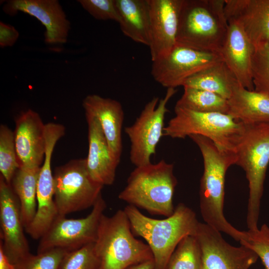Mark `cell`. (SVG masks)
<instances>
[{"mask_svg": "<svg viewBox=\"0 0 269 269\" xmlns=\"http://www.w3.org/2000/svg\"><path fill=\"white\" fill-rule=\"evenodd\" d=\"M189 137L199 147L203 160L199 198L200 212L205 223L240 243L245 241L246 231L235 228L224 214L225 176L228 169L236 164L235 152L222 150L211 139L200 135Z\"/></svg>", "mask_w": 269, "mask_h": 269, "instance_id": "obj_1", "label": "cell"}, {"mask_svg": "<svg viewBox=\"0 0 269 269\" xmlns=\"http://www.w3.org/2000/svg\"><path fill=\"white\" fill-rule=\"evenodd\" d=\"M124 210L134 234L144 239L149 246L155 269H165L178 243L187 236H195L199 223L194 211L182 203L176 206L171 216L163 219L148 217L131 205Z\"/></svg>", "mask_w": 269, "mask_h": 269, "instance_id": "obj_2", "label": "cell"}, {"mask_svg": "<svg viewBox=\"0 0 269 269\" xmlns=\"http://www.w3.org/2000/svg\"><path fill=\"white\" fill-rule=\"evenodd\" d=\"M234 151L236 165L244 170L249 184L247 227L255 231L259 229L261 201L269 164V123H241Z\"/></svg>", "mask_w": 269, "mask_h": 269, "instance_id": "obj_3", "label": "cell"}, {"mask_svg": "<svg viewBox=\"0 0 269 269\" xmlns=\"http://www.w3.org/2000/svg\"><path fill=\"white\" fill-rule=\"evenodd\" d=\"M225 0H183L176 44L218 53L228 28Z\"/></svg>", "mask_w": 269, "mask_h": 269, "instance_id": "obj_4", "label": "cell"}, {"mask_svg": "<svg viewBox=\"0 0 269 269\" xmlns=\"http://www.w3.org/2000/svg\"><path fill=\"white\" fill-rule=\"evenodd\" d=\"M173 169V164L163 159L135 167L119 198L151 214L171 216L175 209L173 197L177 184Z\"/></svg>", "mask_w": 269, "mask_h": 269, "instance_id": "obj_5", "label": "cell"}, {"mask_svg": "<svg viewBox=\"0 0 269 269\" xmlns=\"http://www.w3.org/2000/svg\"><path fill=\"white\" fill-rule=\"evenodd\" d=\"M94 249L97 269H125L153 259L148 245L135 238L124 210L110 217L102 216Z\"/></svg>", "mask_w": 269, "mask_h": 269, "instance_id": "obj_6", "label": "cell"}, {"mask_svg": "<svg viewBox=\"0 0 269 269\" xmlns=\"http://www.w3.org/2000/svg\"><path fill=\"white\" fill-rule=\"evenodd\" d=\"M175 116L164 129L163 136L185 138L197 134L211 139L220 148L234 151L241 123L230 115L220 113H202L174 108Z\"/></svg>", "mask_w": 269, "mask_h": 269, "instance_id": "obj_7", "label": "cell"}, {"mask_svg": "<svg viewBox=\"0 0 269 269\" xmlns=\"http://www.w3.org/2000/svg\"><path fill=\"white\" fill-rule=\"evenodd\" d=\"M104 186L89 175L85 158L71 160L53 173L54 199L58 214H67L93 207Z\"/></svg>", "mask_w": 269, "mask_h": 269, "instance_id": "obj_8", "label": "cell"}, {"mask_svg": "<svg viewBox=\"0 0 269 269\" xmlns=\"http://www.w3.org/2000/svg\"><path fill=\"white\" fill-rule=\"evenodd\" d=\"M176 92L175 89L168 88L160 100L157 97H153L134 123L125 128L131 142L130 159L135 167L151 163V157L155 154L156 146L163 136L167 104Z\"/></svg>", "mask_w": 269, "mask_h": 269, "instance_id": "obj_9", "label": "cell"}, {"mask_svg": "<svg viewBox=\"0 0 269 269\" xmlns=\"http://www.w3.org/2000/svg\"><path fill=\"white\" fill-rule=\"evenodd\" d=\"M106 203L102 194L85 218L68 219L58 215L51 226L39 239L37 253L61 248L69 252L95 242L99 223Z\"/></svg>", "mask_w": 269, "mask_h": 269, "instance_id": "obj_10", "label": "cell"}, {"mask_svg": "<svg viewBox=\"0 0 269 269\" xmlns=\"http://www.w3.org/2000/svg\"><path fill=\"white\" fill-rule=\"evenodd\" d=\"M222 60L219 53L176 44L167 56L152 62L151 75L162 86L175 89L193 75Z\"/></svg>", "mask_w": 269, "mask_h": 269, "instance_id": "obj_11", "label": "cell"}, {"mask_svg": "<svg viewBox=\"0 0 269 269\" xmlns=\"http://www.w3.org/2000/svg\"><path fill=\"white\" fill-rule=\"evenodd\" d=\"M195 236L202 250L203 269H249L259 258L245 246L230 245L221 232L205 223L199 222Z\"/></svg>", "mask_w": 269, "mask_h": 269, "instance_id": "obj_12", "label": "cell"}, {"mask_svg": "<svg viewBox=\"0 0 269 269\" xmlns=\"http://www.w3.org/2000/svg\"><path fill=\"white\" fill-rule=\"evenodd\" d=\"M0 241L3 252L13 265L30 252L25 236L18 199L0 175Z\"/></svg>", "mask_w": 269, "mask_h": 269, "instance_id": "obj_13", "label": "cell"}, {"mask_svg": "<svg viewBox=\"0 0 269 269\" xmlns=\"http://www.w3.org/2000/svg\"><path fill=\"white\" fill-rule=\"evenodd\" d=\"M150 14L149 48L152 62L167 56L176 45L183 0H148Z\"/></svg>", "mask_w": 269, "mask_h": 269, "instance_id": "obj_14", "label": "cell"}, {"mask_svg": "<svg viewBox=\"0 0 269 269\" xmlns=\"http://www.w3.org/2000/svg\"><path fill=\"white\" fill-rule=\"evenodd\" d=\"M10 15L21 11L37 19L45 27L44 41L49 44L66 43L70 21L57 0H10L3 6Z\"/></svg>", "mask_w": 269, "mask_h": 269, "instance_id": "obj_15", "label": "cell"}, {"mask_svg": "<svg viewBox=\"0 0 269 269\" xmlns=\"http://www.w3.org/2000/svg\"><path fill=\"white\" fill-rule=\"evenodd\" d=\"M15 123L13 133L19 167H41L46 147L45 124L31 109L19 114Z\"/></svg>", "mask_w": 269, "mask_h": 269, "instance_id": "obj_16", "label": "cell"}, {"mask_svg": "<svg viewBox=\"0 0 269 269\" xmlns=\"http://www.w3.org/2000/svg\"><path fill=\"white\" fill-rule=\"evenodd\" d=\"M228 21L238 23L255 49L269 43V0H225Z\"/></svg>", "mask_w": 269, "mask_h": 269, "instance_id": "obj_17", "label": "cell"}, {"mask_svg": "<svg viewBox=\"0 0 269 269\" xmlns=\"http://www.w3.org/2000/svg\"><path fill=\"white\" fill-rule=\"evenodd\" d=\"M255 48L240 25L228 21L227 33L220 52L223 61L243 87L254 90L252 58Z\"/></svg>", "mask_w": 269, "mask_h": 269, "instance_id": "obj_18", "label": "cell"}, {"mask_svg": "<svg viewBox=\"0 0 269 269\" xmlns=\"http://www.w3.org/2000/svg\"><path fill=\"white\" fill-rule=\"evenodd\" d=\"M85 114L99 122L110 150L115 159L120 162L123 151L122 128L124 112L118 101L97 94L86 96L83 101Z\"/></svg>", "mask_w": 269, "mask_h": 269, "instance_id": "obj_19", "label": "cell"}, {"mask_svg": "<svg viewBox=\"0 0 269 269\" xmlns=\"http://www.w3.org/2000/svg\"><path fill=\"white\" fill-rule=\"evenodd\" d=\"M88 128V153L86 164L88 173L96 182L111 185L115 181L119 164L113 157L98 120L85 114Z\"/></svg>", "mask_w": 269, "mask_h": 269, "instance_id": "obj_20", "label": "cell"}, {"mask_svg": "<svg viewBox=\"0 0 269 269\" xmlns=\"http://www.w3.org/2000/svg\"><path fill=\"white\" fill-rule=\"evenodd\" d=\"M227 114L238 123H269V97L238 84L227 100Z\"/></svg>", "mask_w": 269, "mask_h": 269, "instance_id": "obj_21", "label": "cell"}, {"mask_svg": "<svg viewBox=\"0 0 269 269\" xmlns=\"http://www.w3.org/2000/svg\"><path fill=\"white\" fill-rule=\"evenodd\" d=\"M124 34L135 42L149 46L150 14L148 0H115Z\"/></svg>", "mask_w": 269, "mask_h": 269, "instance_id": "obj_22", "label": "cell"}, {"mask_svg": "<svg viewBox=\"0 0 269 269\" xmlns=\"http://www.w3.org/2000/svg\"><path fill=\"white\" fill-rule=\"evenodd\" d=\"M35 215L25 231L33 239H40L59 215L54 199L53 176L39 175L37 187Z\"/></svg>", "mask_w": 269, "mask_h": 269, "instance_id": "obj_23", "label": "cell"}, {"mask_svg": "<svg viewBox=\"0 0 269 269\" xmlns=\"http://www.w3.org/2000/svg\"><path fill=\"white\" fill-rule=\"evenodd\" d=\"M238 84L235 76L222 60L190 77L183 87L208 91L228 100Z\"/></svg>", "mask_w": 269, "mask_h": 269, "instance_id": "obj_24", "label": "cell"}, {"mask_svg": "<svg viewBox=\"0 0 269 269\" xmlns=\"http://www.w3.org/2000/svg\"><path fill=\"white\" fill-rule=\"evenodd\" d=\"M40 167H19L10 183L19 201L25 229L31 223L36 213L37 187Z\"/></svg>", "mask_w": 269, "mask_h": 269, "instance_id": "obj_25", "label": "cell"}, {"mask_svg": "<svg viewBox=\"0 0 269 269\" xmlns=\"http://www.w3.org/2000/svg\"><path fill=\"white\" fill-rule=\"evenodd\" d=\"M175 107L202 113L227 114V100L209 91L184 87V92Z\"/></svg>", "mask_w": 269, "mask_h": 269, "instance_id": "obj_26", "label": "cell"}, {"mask_svg": "<svg viewBox=\"0 0 269 269\" xmlns=\"http://www.w3.org/2000/svg\"><path fill=\"white\" fill-rule=\"evenodd\" d=\"M165 269H203L202 250L195 236H187L180 241Z\"/></svg>", "mask_w": 269, "mask_h": 269, "instance_id": "obj_27", "label": "cell"}, {"mask_svg": "<svg viewBox=\"0 0 269 269\" xmlns=\"http://www.w3.org/2000/svg\"><path fill=\"white\" fill-rule=\"evenodd\" d=\"M19 167L13 131L7 126H0V172L5 181L10 184Z\"/></svg>", "mask_w": 269, "mask_h": 269, "instance_id": "obj_28", "label": "cell"}, {"mask_svg": "<svg viewBox=\"0 0 269 269\" xmlns=\"http://www.w3.org/2000/svg\"><path fill=\"white\" fill-rule=\"evenodd\" d=\"M70 252L61 248L29 255L14 265L15 269H61L63 261Z\"/></svg>", "mask_w": 269, "mask_h": 269, "instance_id": "obj_29", "label": "cell"}, {"mask_svg": "<svg viewBox=\"0 0 269 269\" xmlns=\"http://www.w3.org/2000/svg\"><path fill=\"white\" fill-rule=\"evenodd\" d=\"M252 76L254 90L269 97V43L255 49Z\"/></svg>", "mask_w": 269, "mask_h": 269, "instance_id": "obj_30", "label": "cell"}, {"mask_svg": "<svg viewBox=\"0 0 269 269\" xmlns=\"http://www.w3.org/2000/svg\"><path fill=\"white\" fill-rule=\"evenodd\" d=\"M240 243L253 250L265 269H269V227L267 224L255 231H247L246 240Z\"/></svg>", "mask_w": 269, "mask_h": 269, "instance_id": "obj_31", "label": "cell"}, {"mask_svg": "<svg viewBox=\"0 0 269 269\" xmlns=\"http://www.w3.org/2000/svg\"><path fill=\"white\" fill-rule=\"evenodd\" d=\"M98 265L94 243L70 252L65 258L61 269H97Z\"/></svg>", "mask_w": 269, "mask_h": 269, "instance_id": "obj_32", "label": "cell"}, {"mask_svg": "<svg viewBox=\"0 0 269 269\" xmlns=\"http://www.w3.org/2000/svg\"><path fill=\"white\" fill-rule=\"evenodd\" d=\"M90 14L98 20H112L119 23L120 16L115 0H78Z\"/></svg>", "mask_w": 269, "mask_h": 269, "instance_id": "obj_33", "label": "cell"}, {"mask_svg": "<svg viewBox=\"0 0 269 269\" xmlns=\"http://www.w3.org/2000/svg\"><path fill=\"white\" fill-rule=\"evenodd\" d=\"M19 32L15 28L2 21L0 22V46H13L19 37Z\"/></svg>", "mask_w": 269, "mask_h": 269, "instance_id": "obj_34", "label": "cell"}, {"mask_svg": "<svg viewBox=\"0 0 269 269\" xmlns=\"http://www.w3.org/2000/svg\"><path fill=\"white\" fill-rule=\"evenodd\" d=\"M0 269H15L14 265L9 261L0 245Z\"/></svg>", "mask_w": 269, "mask_h": 269, "instance_id": "obj_35", "label": "cell"}, {"mask_svg": "<svg viewBox=\"0 0 269 269\" xmlns=\"http://www.w3.org/2000/svg\"><path fill=\"white\" fill-rule=\"evenodd\" d=\"M125 269H155L153 259L132 265Z\"/></svg>", "mask_w": 269, "mask_h": 269, "instance_id": "obj_36", "label": "cell"}]
</instances>
